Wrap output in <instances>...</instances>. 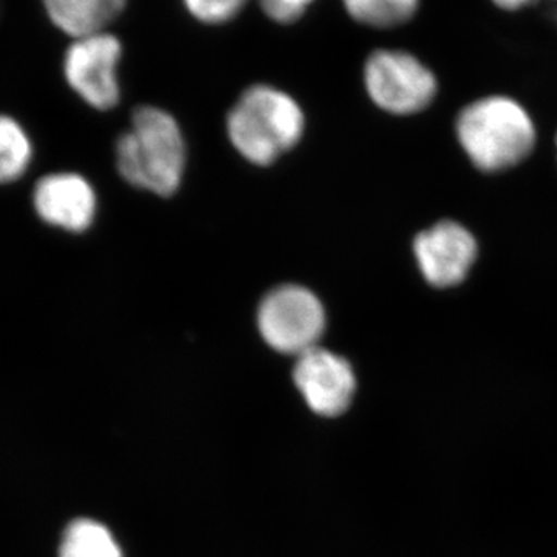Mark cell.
Wrapping results in <instances>:
<instances>
[{"instance_id": "2", "label": "cell", "mask_w": 557, "mask_h": 557, "mask_svg": "<svg viewBox=\"0 0 557 557\" xmlns=\"http://www.w3.org/2000/svg\"><path fill=\"white\" fill-rule=\"evenodd\" d=\"M116 168L135 188L170 197L182 183L186 145L177 121L166 110L143 106L131 129L116 141Z\"/></svg>"}, {"instance_id": "16", "label": "cell", "mask_w": 557, "mask_h": 557, "mask_svg": "<svg viewBox=\"0 0 557 557\" xmlns=\"http://www.w3.org/2000/svg\"><path fill=\"white\" fill-rule=\"evenodd\" d=\"M494 10L502 14H519L522 11L536 9L544 0H487ZM557 2V0H549Z\"/></svg>"}, {"instance_id": "17", "label": "cell", "mask_w": 557, "mask_h": 557, "mask_svg": "<svg viewBox=\"0 0 557 557\" xmlns=\"http://www.w3.org/2000/svg\"><path fill=\"white\" fill-rule=\"evenodd\" d=\"M555 146H556V156H557V132H556V137H555Z\"/></svg>"}, {"instance_id": "10", "label": "cell", "mask_w": 557, "mask_h": 557, "mask_svg": "<svg viewBox=\"0 0 557 557\" xmlns=\"http://www.w3.org/2000/svg\"><path fill=\"white\" fill-rule=\"evenodd\" d=\"M127 0H44L50 20L73 38L104 33Z\"/></svg>"}, {"instance_id": "5", "label": "cell", "mask_w": 557, "mask_h": 557, "mask_svg": "<svg viewBox=\"0 0 557 557\" xmlns=\"http://www.w3.org/2000/svg\"><path fill=\"white\" fill-rule=\"evenodd\" d=\"M325 310L321 300L302 285H281L260 302L258 325L263 341L285 355H300L319 346L324 335Z\"/></svg>"}, {"instance_id": "8", "label": "cell", "mask_w": 557, "mask_h": 557, "mask_svg": "<svg viewBox=\"0 0 557 557\" xmlns=\"http://www.w3.org/2000/svg\"><path fill=\"white\" fill-rule=\"evenodd\" d=\"M293 379L309 408L322 417L346 412L357 388L347 359L319 346L298 357Z\"/></svg>"}, {"instance_id": "12", "label": "cell", "mask_w": 557, "mask_h": 557, "mask_svg": "<svg viewBox=\"0 0 557 557\" xmlns=\"http://www.w3.org/2000/svg\"><path fill=\"white\" fill-rule=\"evenodd\" d=\"M60 557H123L108 528L90 519L70 523L62 536Z\"/></svg>"}, {"instance_id": "6", "label": "cell", "mask_w": 557, "mask_h": 557, "mask_svg": "<svg viewBox=\"0 0 557 557\" xmlns=\"http://www.w3.org/2000/svg\"><path fill=\"white\" fill-rule=\"evenodd\" d=\"M418 274L428 287L446 292L463 285L478 263V237L463 223L442 219L418 231L410 242Z\"/></svg>"}, {"instance_id": "1", "label": "cell", "mask_w": 557, "mask_h": 557, "mask_svg": "<svg viewBox=\"0 0 557 557\" xmlns=\"http://www.w3.org/2000/svg\"><path fill=\"white\" fill-rule=\"evenodd\" d=\"M458 146L480 174L500 175L525 163L537 148L533 116L508 95L468 102L454 121Z\"/></svg>"}, {"instance_id": "3", "label": "cell", "mask_w": 557, "mask_h": 557, "mask_svg": "<svg viewBox=\"0 0 557 557\" xmlns=\"http://www.w3.org/2000/svg\"><path fill=\"white\" fill-rule=\"evenodd\" d=\"M304 127L306 119L295 98L265 84L248 87L226 119L234 148L259 166H269L295 148Z\"/></svg>"}, {"instance_id": "13", "label": "cell", "mask_w": 557, "mask_h": 557, "mask_svg": "<svg viewBox=\"0 0 557 557\" xmlns=\"http://www.w3.org/2000/svg\"><path fill=\"white\" fill-rule=\"evenodd\" d=\"M33 157L30 138L10 116L0 115V185L16 182L27 172Z\"/></svg>"}, {"instance_id": "14", "label": "cell", "mask_w": 557, "mask_h": 557, "mask_svg": "<svg viewBox=\"0 0 557 557\" xmlns=\"http://www.w3.org/2000/svg\"><path fill=\"white\" fill-rule=\"evenodd\" d=\"M194 20L207 25H222L233 21L249 0H182Z\"/></svg>"}, {"instance_id": "11", "label": "cell", "mask_w": 557, "mask_h": 557, "mask_svg": "<svg viewBox=\"0 0 557 557\" xmlns=\"http://www.w3.org/2000/svg\"><path fill=\"white\" fill-rule=\"evenodd\" d=\"M348 16L376 30H392L416 20L421 0H343Z\"/></svg>"}, {"instance_id": "15", "label": "cell", "mask_w": 557, "mask_h": 557, "mask_svg": "<svg viewBox=\"0 0 557 557\" xmlns=\"http://www.w3.org/2000/svg\"><path fill=\"white\" fill-rule=\"evenodd\" d=\"M311 2L314 0H259V5L271 21L288 25L300 20Z\"/></svg>"}, {"instance_id": "7", "label": "cell", "mask_w": 557, "mask_h": 557, "mask_svg": "<svg viewBox=\"0 0 557 557\" xmlns=\"http://www.w3.org/2000/svg\"><path fill=\"white\" fill-rule=\"evenodd\" d=\"M121 53L120 40L106 32L75 39L69 47L64 61L65 79L91 108L109 110L119 104L116 67Z\"/></svg>"}, {"instance_id": "9", "label": "cell", "mask_w": 557, "mask_h": 557, "mask_svg": "<svg viewBox=\"0 0 557 557\" xmlns=\"http://www.w3.org/2000/svg\"><path fill=\"white\" fill-rule=\"evenodd\" d=\"M33 207L47 225L69 233H84L97 214V194L83 175L60 172L36 183Z\"/></svg>"}, {"instance_id": "4", "label": "cell", "mask_w": 557, "mask_h": 557, "mask_svg": "<svg viewBox=\"0 0 557 557\" xmlns=\"http://www.w3.org/2000/svg\"><path fill=\"white\" fill-rule=\"evenodd\" d=\"M364 86L376 108L398 116L426 113L440 97L437 72L405 49H379L364 64Z\"/></svg>"}]
</instances>
